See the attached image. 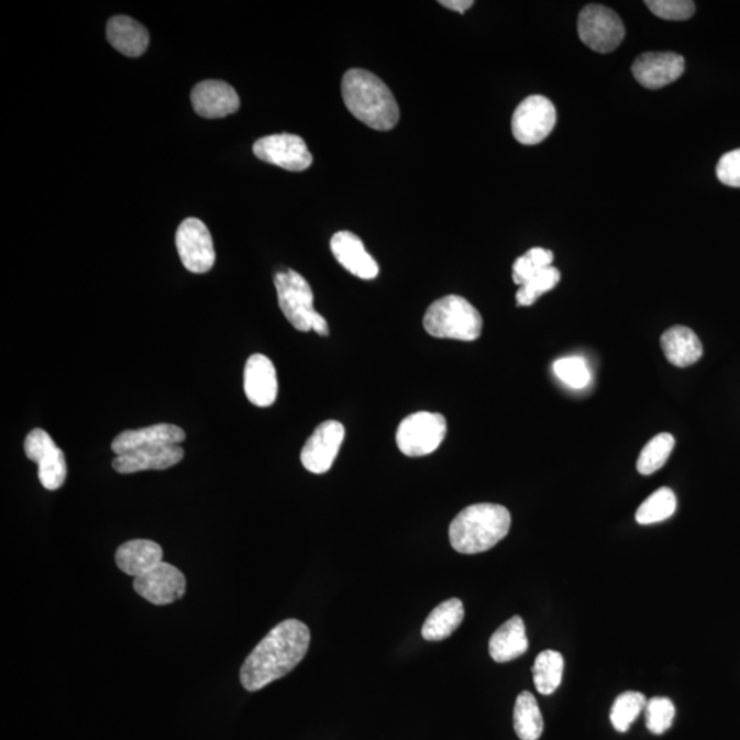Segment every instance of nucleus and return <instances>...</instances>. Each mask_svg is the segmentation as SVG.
Wrapping results in <instances>:
<instances>
[{"label": "nucleus", "mask_w": 740, "mask_h": 740, "mask_svg": "<svg viewBox=\"0 0 740 740\" xmlns=\"http://www.w3.org/2000/svg\"><path fill=\"white\" fill-rule=\"evenodd\" d=\"M488 650L493 660L499 662V664L513 661L526 654L528 639L526 625L520 616L511 617L494 632V636L489 639Z\"/></svg>", "instance_id": "nucleus-23"}, {"label": "nucleus", "mask_w": 740, "mask_h": 740, "mask_svg": "<svg viewBox=\"0 0 740 740\" xmlns=\"http://www.w3.org/2000/svg\"><path fill=\"white\" fill-rule=\"evenodd\" d=\"M677 499L671 488L662 487L651 494L644 502L639 506L637 511V521L641 526L655 524L670 519L675 515Z\"/></svg>", "instance_id": "nucleus-27"}, {"label": "nucleus", "mask_w": 740, "mask_h": 740, "mask_svg": "<svg viewBox=\"0 0 740 740\" xmlns=\"http://www.w3.org/2000/svg\"><path fill=\"white\" fill-rule=\"evenodd\" d=\"M661 347L665 357L678 368H687L703 358L704 347L697 333L687 327L675 325L661 336Z\"/></svg>", "instance_id": "nucleus-20"}, {"label": "nucleus", "mask_w": 740, "mask_h": 740, "mask_svg": "<svg viewBox=\"0 0 740 740\" xmlns=\"http://www.w3.org/2000/svg\"><path fill=\"white\" fill-rule=\"evenodd\" d=\"M108 41L117 52L126 55V57L136 58L146 52L150 35L141 22L131 19V16L117 15L109 21Z\"/></svg>", "instance_id": "nucleus-22"}, {"label": "nucleus", "mask_w": 740, "mask_h": 740, "mask_svg": "<svg viewBox=\"0 0 740 740\" xmlns=\"http://www.w3.org/2000/svg\"><path fill=\"white\" fill-rule=\"evenodd\" d=\"M686 68L682 55L644 53L632 65V75L648 90H660L681 79Z\"/></svg>", "instance_id": "nucleus-14"}, {"label": "nucleus", "mask_w": 740, "mask_h": 740, "mask_svg": "<svg viewBox=\"0 0 740 740\" xmlns=\"http://www.w3.org/2000/svg\"><path fill=\"white\" fill-rule=\"evenodd\" d=\"M444 8L453 11H457V13L464 14L465 11L470 10L475 2L473 0H442V2H439Z\"/></svg>", "instance_id": "nucleus-36"}, {"label": "nucleus", "mask_w": 740, "mask_h": 740, "mask_svg": "<svg viewBox=\"0 0 740 740\" xmlns=\"http://www.w3.org/2000/svg\"><path fill=\"white\" fill-rule=\"evenodd\" d=\"M191 102L195 111L203 119H224L241 108L236 91L221 80L199 82L191 92Z\"/></svg>", "instance_id": "nucleus-15"}, {"label": "nucleus", "mask_w": 740, "mask_h": 740, "mask_svg": "<svg viewBox=\"0 0 740 740\" xmlns=\"http://www.w3.org/2000/svg\"><path fill=\"white\" fill-rule=\"evenodd\" d=\"M424 328L433 338L473 342L481 338L482 314L459 295L435 300L424 316Z\"/></svg>", "instance_id": "nucleus-5"}, {"label": "nucleus", "mask_w": 740, "mask_h": 740, "mask_svg": "<svg viewBox=\"0 0 740 740\" xmlns=\"http://www.w3.org/2000/svg\"><path fill=\"white\" fill-rule=\"evenodd\" d=\"M560 280V270L554 268L553 265L539 272V274L533 276L531 280L522 284L519 291H517V305L531 306L535 303L543 294L552 291L554 287L559 286Z\"/></svg>", "instance_id": "nucleus-30"}, {"label": "nucleus", "mask_w": 740, "mask_h": 740, "mask_svg": "<svg viewBox=\"0 0 740 740\" xmlns=\"http://www.w3.org/2000/svg\"><path fill=\"white\" fill-rule=\"evenodd\" d=\"M510 526L511 516L505 506H467L450 524V543L461 554L487 552L508 535Z\"/></svg>", "instance_id": "nucleus-3"}, {"label": "nucleus", "mask_w": 740, "mask_h": 740, "mask_svg": "<svg viewBox=\"0 0 740 740\" xmlns=\"http://www.w3.org/2000/svg\"><path fill=\"white\" fill-rule=\"evenodd\" d=\"M555 122L556 110L552 100L542 95H532L517 106L511 119V132L517 142L535 146L553 132Z\"/></svg>", "instance_id": "nucleus-8"}, {"label": "nucleus", "mask_w": 740, "mask_h": 740, "mask_svg": "<svg viewBox=\"0 0 740 740\" xmlns=\"http://www.w3.org/2000/svg\"><path fill=\"white\" fill-rule=\"evenodd\" d=\"M186 441V432L174 424H155L141 428V430H128L117 435L111 450L115 455L132 452V450L168 446V444H181Z\"/></svg>", "instance_id": "nucleus-19"}, {"label": "nucleus", "mask_w": 740, "mask_h": 740, "mask_svg": "<svg viewBox=\"0 0 740 740\" xmlns=\"http://www.w3.org/2000/svg\"><path fill=\"white\" fill-rule=\"evenodd\" d=\"M513 726L517 737L521 740H538L542 737L543 717L537 698L531 693L522 692L517 697Z\"/></svg>", "instance_id": "nucleus-25"}, {"label": "nucleus", "mask_w": 740, "mask_h": 740, "mask_svg": "<svg viewBox=\"0 0 740 740\" xmlns=\"http://www.w3.org/2000/svg\"><path fill=\"white\" fill-rule=\"evenodd\" d=\"M716 174L722 185L740 188V148L722 155Z\"/></svg>", "instance_id": "nucleus-35"}, {"label": "nucleus", "mask_w": 740, "mask_h": 740, "mask_svg": "<svg viewBox=\"0 0 740 740\" xmlns=\"http://www.w3.org/2000/svg\"><path fill=\"white\" fill-rule=\"evenodd\" d=\"M673 448H675V438L671 433H660L651 439L639 455L637 464L639 473L649 476L660 471L670 459Z\"/></svg>", "instance_id": "nucleus-29"}, {"label": "nucleus", "mask_w": 740, "mask_h": 740, "mask_svg": "<svg viewBox=\"0 0 740 740\" xmlns=\"http://www.w3.org/2000/svg\"><path fill=\"white\" fill-rule=\"evenodd\" d=\"M186 587V577L181 571L164 561L133 581L135 592L158 606L174 604L185 597Z\"/></svg>", "instance_id": "nucleus-12"}, {"label": "nucleus", "mask_w": 740, "mask_h": 740, "mask_svg": "<svg viewBox=\"0 0 740 740\" xmlns=\"http://www.w3.org/2000/svg\"><path fill=\"white\" fill-rule=\"evenodd\" d=\"M533 683L539 693L550 695L561 686L564 673V656L559 651H542L532 667Z\"/></svg>", "instance_id": "nucleus-26"}, {"label": "nucleus", "mask_w": 740, "mask_h": 740, "mask_svg": "<svg viewBox=\"0 0 740 740\" xmlns=\"http://www.w3.org/2000/svg\"><path fill=\"white\" fill-rule=\"evenodd\" d=\"M183 459H185V450L180 444H168V446L132 450V452L117 455L113 467L122 475H131V473L143 471L169 470L179 464Z\"/></svg>", "instance_id": "nucleus-16"}, {"label": "nucleus", "mask_w": 740, "mask_h": 740, "mask_svg": "<svg viewBox=\"0 0 740 740\" xmlns=\"http://www.w3.org/2000/svg\"><path fill=\"white\" fill-rule=\"evenodd\" d=\"M253 152L255 157L264 163L289 172H302L313 164V157L303 139L291 133H278L259 139L255 142Z\"/></svg>", "instance_id": "nucleus-11"}, {"label": "nucleus", "mask_w": 740, "mask_h": 740, "mask_svg": "<svg viewBox=\"0 0 740 740\" xmlns=\"http://www.w3.org/2000/svg\"><path fill=\"white\" fill-rule=\"evenodd\" d=\"M163 556V548L158 543L135 539L121 544L115 553V562L126 575L137 577L159 565Z\"/></svg>", "instance_id": "nucleus-21"}, {"label": "nucleus", "mask_w": 740, "mask_h": 740, "mask_svg": "<svg viewBox=\"0 0 740 740\" xmlns=\"http://www.w3.org/2000/svg\"><path fill=\"white\" fill-rule=\"evenodd\" d=\"M647 727L654 736H662V733L670 730L673 719H675L676 709L671 699L655 697L648 700L647 708Z\"/></svg>", "instance_id": "nucleus-33"}, {"label": "nucleus", "mask_w": 740, "mask_h": 740, "mask_svg": "<svg viewBox=\"0 0 740 740\" xmlns=\"http://www.w3.org/2000/svg\"><path fill=\"white\" fill-rule=\"evenodd\" d=\"M464 605L460 599L453 598L444 600L431 611L422 626V638L426 641L439 642L453 636L459 630L461 622L464 621Z\"/></svg>", "instance_id": "nucleus-24"}, {"label": "nucleus", "mask_w": 740, "mask_h": 740, "mask_svg": "<svg viewBox=\"0 0 740 740\" xmlns=\"http://www.w3.org/2000/svg\"><path fill=\"white\" fill-rule=\"evenodd\" d=\"M278 306L295 330L314 331L320 336L330 335L328 322L314 309V294L310 284L298 272L288 269L275 275Z\"/></svg>", "instance_id": "nucleus-4"}, {"label": "nucleus", "mask_w": 740, "mask_h": 740, "mask_svg": "<svg viewBox=\"0 0 740 740\" xmlns=\"http://www.w3.org/2000/svg\"><path fill=\"white\" fill-rule=\"evenodd\" d=\"M647 705L648 699L642 693L627 692L617 697L610 710V721L615 730L622 733L630 730L632 722L638 719Z\"/></svg>", "instance_id": "nucleus-28"}, {"label": "nucleus", "mask_w": 740, "mask_h": 740, "mask_svg": "<svg viewBox=\"0 0 740 740\" xmlns=\"http://www.w3.org/2000/svg\"><path fill=\"white\" fill-rule=\"evenodd\" d=\"M176 247L183 265L192 274H208L216 264L213 238L198 219L191 217L181 222L176 232Z\"/></svg>", "instance_id": "nucleus-10"}, {"label": "nucleus", "mask_w": 740, "mask_h": 740, "mask_svg": "<svg viewBox=\"0 0 740 740\" xmlns=\"http://www.w3.org/2000/svg\"><path fill=\"white\" fill-rule=\"evenodd\" d=\"M651 13L667 21H686L695 13V3L689 0H648Z\"/></svg>", "instance_id": "nucleus-34"}, {"label": "nucleus", "mask_w": 740, "mask_h": 740, "mask_svg": "<svg viewBox=\"0 0 740 740\" xmlns=\"http://www.w3.org/2000/svg\"><path fill=\"white\" fill-rule=\"evenodd\" d=\"M331 250L338 263L349 270L350 274L373 280L378 276V265L375 258L366 252L363 241L349 231L335 233L331 239Z\"/></svg>", "instance_id": "nucleus-18"}, {"label": "nucleus", "mask_w": 740, "mask_h": 740, "mask_svg": "<svg viewBox=\"0 0 740 740\" xmlns=\"http://www.w3.org/2000/svg\"><path fill=\"white\" fill-rule=\"evenodd\" d=\"M577 33L588 48L608 54L625 41L626 27L616 11L603 4H588L578 14Z\"/></svg>", "instance_id": "nucleus-7"}, {"label": "nucleus", "mask_w": 740, "mask_h": 740, "mask_svg": "<svg viewBox=\"0 0 740 740\" xmlns=\"http://www.w3.org/2000/svg\"><path fill=\"white\" fill-rule=\"evenodd\" d=\"M344 435L346 431L341 422L333 420L321 422L300 453V461L306 470L316 475L330 471L342 448Z\"/></svg>", "instance_id": "nucleus-13"}, {"label": "nucleus", "mask_w": 740, "mask_h": 740, "mask_svg": "<svg viewBox=\"0 0 740 740\" xmlns=\"http://www.w3.org/2000/svg\"><path fill=\"white\" fill-rule=\"evenodd\" d=\"M278 391L274 363L263 354H254L244 368V393L258 408H269L275 404Z\"/></svg>", "instance_id": "nucleus-17"}, {"label": "nucleus", "mask_w": 740, "mask_h": 740, "mask_svg": "<svg viewBox=\"0 0 740 740\" xmlns=\"http://www.w3.org/2000/svg\"><path fill=\"white\" fill-rule=\"evenodd\" d=\"M26 457L37 464V476L42 486L55 492L64 486L68 476L65 454L53 438L42 428L27 433L24 443Z\"/></svg>", "instance_id": "nucleus-9"}, {"label": "nucleus", "mask_w": 740, "mask_h": 740, "mask_svg": "<svg viewBox=\"0 0 740 740\" xmlns=\"http://www.w3.org/2000/svg\"><path fill=\"white\" fill-rule=\"evenodd\" d=\"M344 104L355 119L376 131L393 130L399 121V106L389 88L364 69L346 71L342 81Z\"/></svg>", "instance_id": "nucleus-2"}, {"label": "nucleus", "mask_w": 740, "mask_h": 740, "mask_svg": "<svg viewBox=\"0 0 740 740\" xmlns=\"http://www.w3.org/2000/svg\"><path fill=\"white\" fill-rule=\"evenodd\" d=\"M553 369L562 383L575 389L587 387L592 380V373H589L586 361L581 357H565L555 361Z\"/></svg>", "instance_id": "nucleus-32"}, {"label": "nucleus", "mask_w": 740, "mask_h": 740, "mask_svg": "<svg viewBox=\"0 0 740 740\" xmlns=\"http://www.w3.org/2000/svg\"><path fill=\"white\" fill-rule=\"evenodd\" d=\"M448 433V421L442 415L419 411L400 422L397 444L408 457H424L441 446Z\"/></svg>", "instance_id": "nucleus-6"}, {"label": "nucleus", "mask_w": 740, "mask_h": 740, "mask_svg": "<svg viewBox=\"0 0 740 740\" xmlns=\"http://www.w3.org/2000/svg\"><path fill=\"white\" fill-rule=\"evenodd\" d=\"M310 630L299 620L277 625L248 654L242 665L241 682L247 692H258L288 675L308 653Z\"/></svg>", "instance_id": "nucleus-1"}, {"label": "nucleus", "mask_w": 740, "mask_h": 740, "mask_svg": "<svg viewBox=\"0 0 740 740\" xmlns=\"http://www.w3.org/2000/svg\"><path fill=\"white\" fill-rule=\"evenodd\" d=\"M554 259L553 252L541 247H533L527 252L522 257L516 261L513 265V281L517 286H522L539 272L552 266Z\"/></svg>", "instance_id": "nucleus-31"}]
</instances>
